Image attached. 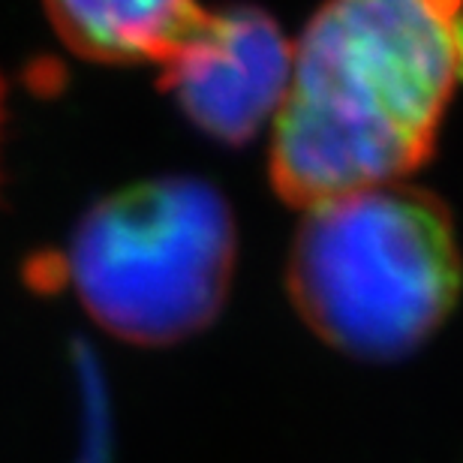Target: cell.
Segmentation results:
<instances>
[{
  "instance_id": "cell-6",
  "label": "cell",
  "mask_w": 463,
  "mask_h": 463,
  "mask_svg": "<svg viewBox=\"0 0 463 463\" xmlns=\"http://www.w3.org/2000/svg\"><path fill=\"white\" fill-rule=\"evenodd\" d=\"M4 118H6V85L4 76H0V129H4Z\"/></svg>"
},
{
  "instance_id": "cell-5",
  "label": "cell",
  "mask_w": 463,
  "mask_h": 463,
  "mask_svg": "<svg viewBox=\"0 0 463 463\" xmlns=\"http://www.w3.org/2000/svg\"><path fill=\"white\" fill-rule=\"evenodd\" d=\"M70 52L97 63H160L205 13L199 0H43Z\"/></svg>"
},
{
  "instance_id": "cell-1",
  "label": "cell",
  "mask_w": 463,
  "mask_h": 463,
  "mask_svg": "<svg viewBox=\"0 0 463 463\" xmlns=\"http://www.w3.org/2000/svg\"><path fill=\"white\" fill-rule=\"evenodd\" d=\"M463 79V0H328L292 45L271 184L289 205L394 184L428 163Z\"/></svg>"
},
{
  "instance_id": "cell-4",
  "label": "cell",
  "mask_w": 463,
  "mask_h": 463,
  "mask_svg": "<svg viewBox=\"0 0 463 463\" xmlns=\"http://www.w3.org/2000/svg\"><path fill=\"white\" fill-rule=\"evenodd\" d=\"M292 76V43L256 6L205 9L160 63V88L202 133L247 145L277 118Z\"/></svg>"
},
{
  "instance_id": "cell-3",
  "label": "cell",
  "mask_w": 463,
  "mask_h": 463,
  "mask_svg": "<svg viewBox=\"0 0 463 463\" xmlns=\"http://www.w3.org/2000/svg\"><path fill=\"white\" fill-rule=\"evenodd\" d=\"M235 253V217L220 190L172 175L97 202L63 268L99 328L138 346H169L217 319Z\"/></svg>"
},
{
  "instance_id": "cell-2",
  "label": "cell",
  "mask_w": 463,
  "mask_h": 463,
  "mask_svg": "<svg viewBox=\"0 0 463 463\" xmlns=\"http://www.w3.org/2000/svg\"><path fill=\"white\" fill-rule=\"evenodd\" d=\"M286 280L295 310L326 344L392 361L419 349L455 310L463 259L449 208L394 181L307 208Z\"/></svg>"
}]
</instances>
